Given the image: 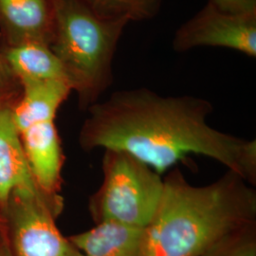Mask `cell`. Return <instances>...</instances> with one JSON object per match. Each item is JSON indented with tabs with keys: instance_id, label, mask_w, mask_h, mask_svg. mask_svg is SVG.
I'll list each match as a JSON object with an SVG mask.
<instances>
[{
	"instance_id": "6da1fadb",
	"label": "cell",
	"mask_w": 256,
	"mask_h": 256,
	"mask_svg": "<svg viewBox=\"0 0 256 256\" xmlns=\"http://www.w3.org/2000/svg\"><path fill=\"white\" fill-rule=\"evenodd\" d=\"M88 110L80 133L84 150L124 152L162 176L189 155L204 156L256 185V140L210 126L212 106L205 99L137 88L114 92Z\"/></svg>"
},
{
	"instance_id": "7a4b0ae2",
	"label": "cell",
	"mask_w": 256,
	"mask_h": 256,
	"mask_svg": "<svg viewBox=\"0 0 256 256\" xmlns=\"http://www.w3.org/2000/svg\"><path fill=\"white\" fill-rule=\"evenodd\" d=\"M254 223L256 190L239 174L228 170L214 182L194 186L172 168L144 229L142 256H202L224 236Z\"/></svg>"
},
{
	"instance_id": "3957f363",
	"label": "cell",
	"mask_w": 256,
	"mask_h": 256,
	"mask_svg": "<svg viewBox=\"0 0 256 256\" xmlns=\"http://www.w3.org/2000/svg\"><path fill=\"white\" fill-rule=\"evenodd\" d=\"M50 48L64 66L82 106L96 104L112 82V61L126 20L104 19L84 0H52Z\"/></svg>"
},
{
	"instance_id": "277c9868",
	"label": "cell",
	"mask_w": 256,
	"mask_h": 256,
	"mask_svg": "<svg viewBox=\"0 0 256 256\" xmlns=\"http://www.w3.org/2000/svg\"><path fill=\"white\" fill-rule=\"evenodd\" d=\"M104 180L90 198L95 224L117 222L146 228L155 216L164 191V176L124 152L104 150Z\"/></svg>"
},
{
	"instance_id": "5b68a950",
	"label": "cell",
	"mask_w": 256,
	"mask_h": 256,
	"mask_svg": "<svg viewBox=\"0 0 256 256\" xmlns=\"http://www.w3.org/2000/svg\"><path fill=\"white\" fill-rule=\"evenodd\" d=\"M63 209L62 198L39 188L12 192L2 212L14 256H84L55 220Z\"/></svg>"
},
{
	"instance_id": "8992f818",
	"label": "cell",
	"mask_w": 256,
	"mask_h": 256,
	"mask_svg": "<svg viewBox=\"0 0 256 256\" xmlns=\"http://www.w3.org/2000/svg\"><path fill=\"white\" fill-rule=\"evenodd\" d=\"M202 46L228 48L256 57V14H228L207 3L176 30L173 42L178 52Z\"/></svg>"
},
{
	"instance_id": "52a82bcc",
	"label": "cell",
	"mask_w": 256,
	"mask_h": 256,
	"mask_svg": "<svg viewBox=\"0 0 256 256\" xmlns=\"http://www.w3.org/2000/svg\"><path fill=\"white\" fill-rule=\"evenodd\" d=\"M20 135L37 186L46 194H58L64 158L54 120L34 124Z\"/></svg>"
},
{
	"instance_id": "ba28073f",
	"label": "cell",
	"mask_w": 256,
	"mask_h": 256,
	"mask_svg": "<svg viewBox=\"0 0 256 256\" xmlns=\"http://www.w3.org/2000/svg\"><path fill=\"white\" fill-rule=\"evenodd\" d=\"M36 188L39 187L28 164L21 135L14 117V108L2 98L0 99V210L5 207L14 191Z\"/></svg>"
},
{
	"instance_id": "9c48e42d",
	"label": "cell",
	"mask_w": 256,
	"mask_h": 256,
	"mask_svg": "<svg viewBox=\"0 0 256 256\" xmlns=\"http://www.w3.org/2000/svg\"><path fill=\"white\" fill-rule=\"evenodd\" d=\"M0 21L12 45L38 41L50 46L54 25L52 0H0Z\"/></svg>"
},
{
	"instance_id": "30bf717a",
	"label": "cell",
	"mask_w": 256,
	"mask_h": 256,
	"mask_svg": "<svg viewBox=\"0 0 256 256\" xmlns=\"http://www.w3.org/2000/svg\"><path fill=\"white\" fill-rule=\"evenodd\" d=\"M144 229L102 222L68 238L84 256H142Z\"/></svg>"
},
{
	"instance_id": "8fae6325",
	"label": "cell",
	"mask_w": 256,
	"mask_h": 256,
	"mask_svg": "<svg viewBox=\"0 0 256 256\" xmlns=\"http://www.w3.org/2000/svg\"><path fill=\"white\" fill-rule=\"evenodd\" d=\"M23 98L14 108V117L19 132L37 124L54 120L57 110L72 92L66 80H23Z\"/></svg>"
},
{
	"instance_id": "7c38bea8",
	"label": "cell",
	"mask_w": 256,
	"mask_h": 256,
	"mask_svg": "<svg viewBox=\"0 0 256 256\" xmlns=\"http://www.w3.org/2000/svg\"><path fill=\"white\" fill-rule=\"evenodd\" d=\"M5 56L10 70L20 81L63 79L70 82L63 64L43 42L27 41L12 45Z\"/></svg>"
},
{
	"instance_id": "4fadbf2b",
	"label": "cell",
	"mask_w": 256,
	"mask_h": 256,
	"mask_svg": "<svg viewBox=\"0 0 256 256\" xmlns=\"http://www.w3.org/2000/svg\"><path fill=\"white\" fill-rule=\"evenodd\" d=\"M162 0H84L99 16L111 20L142 21L154 18Z\"/></svg>"
},
{
	"instance_id": "5bb4252c",
	"label": "cell",
	"mask_w": 256,
	"mask_h": 256,
	"mask_svg": "<svg viewBox=\"0 0 256 256\" xmlns=\"http://www.w3.org/2000/svg\"><path fill=\"white\" fill-rule=\"evenodd\" d=\"M202 256H256V223L230 232Z\"/></svg>"
},
{
	"instance_id": "9a60e30c",
	"label": "cell",
	"mask_w": 256,
	"mask_h": 256,
	"mask_svg": "<svg viewBox=\"0 0 256 256\" xmlns=\"http://www.w3.org/2000/svg\"><path fill=\"white\" fill-rule=\"evenodd\" d=\"M208 4L228 14H256V0H209Z\"/></svg>"
},
{
	"instance_id": "2e32d148",
	"label": "cell",
	"mask_w": 256,
	"mask_h": 256,
	"mask_svg": "<svg viewBox=\"0 0 256 256\" xmlns=\"http://www.w3.org/2000/svg\"><path fill=\"white\" fill-rule=\"evenodd\" d=\"M0 256H14L5 232H0Z\"/></svg>"
},
{
	"instance_id": "e0dca14e",
	"label": "cell",
	"mask_w": 256,
	"mask_h": 256,
	"mask_svg": "<svg viewBox=\"0 0 256 256\" xmlns=\"http://www.w3.org/2000/svg\"><path fill=\"white\" fill-rule=\"evenodd\" d=\"M8 66H5L0 60V99L3 97V92L5 90L8 82Z\"/></svg>"
},
{
	"instance_id": "ac0fdd59",
	"label": "cell",
	"mask_w": 256,
	"mask_h": 256,
	"mask_svg": "<svg viewBox=\"0 0 256 256\" xmlns=\"http://www.w3.org/2000/svg\"><path fill=\"white\" fill-rule=\"evenodd\" d=\"M6 228V222L2 212L0 210V230H4Z\"/></svg>"
}]
</instances>
